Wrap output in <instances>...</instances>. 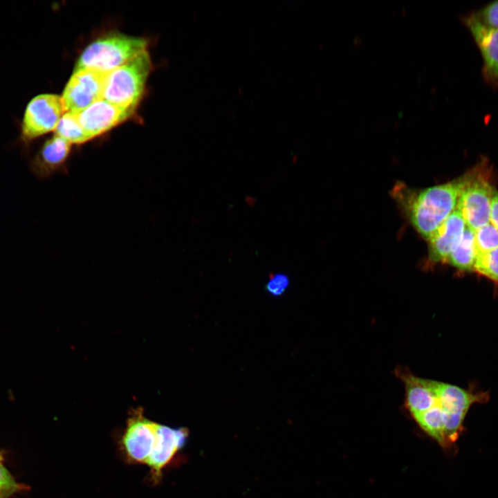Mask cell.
<instances>
[{
    "mask_svg": "<svg viewBox=\"0 0 498 498\" xmlns=\"http://www.w3.org/2000/svg\"><path fill=\"white\" fill-rule=\"evenodd\" d=\"M474 172L475 167L452 181L421 190L398 183L393 196L412 225L428 240L456 209L460 194Z\"/></svg>",
    "mask_w": 498,
    "mask_h": 498,
    "instance_id": "cell-1",
    "label": "cell"
},
{
    "mask_svg": "<svg viewBox=\"0 0 498 498\" xmlns=\"http://www.w3.org/2000/svg\"><path fill=\"white\" fill-rule=\"evenodd\" d=\"M147 46L144 38L109 34L96 39L84 50L74 71L91 69L109 73L146 50Z\"/></svg>",
    "mask_w": 498,
    "mask_h": 498,
    "instance_id": "cell-2",
    "label": "cell"
},
{
    "mask_svg": "<svg viewBox=\"0 0 498 498\" xmlns=\"http://www.w3.org/2000/svg\"><path fill=\"white\" fill-rule=\"evenodd\" d=\"M151 68L145 50L127 62L108 73L102 98L120 107L135 111Z\"/></svg>",
    "mask_w": 498,
    "mask_h": 498,
    "instance_id": "cell-3",
    "label": "cell"
},
{
    "mask_svg": "<svg viewBox=\"0 0 498 498\" xmlns=\"http://www.w3.org/2000/svg\"><path fill=\"white\" fill-rule=\"evenodd\" d=\"M483 166L481 163L475 167L474 174L461 193L456 208L466 227L473 231L490 223V203L495 190L482 174Z\"/></svg>",
    "mask_w": 498,
    "mask_h": 498,
    "instance_id": "cell-4",
    "label": "cell"
},
{
    "mask_svg": "<svg viewBox=\"0 0 498 498\" xmlns=\"http://www.w3.org/2000/svg\"><path fill=\"white\" fill-rule=\"evenodd\" d=\"M64 111L62 98L55 94H41L27 104L21 124L22 138L33 140L55 129Z\"/></svg>",
    "mask_w": 498,
    "mask_h": 498,
    "instance_id": "cell-5",
    "label": "cell"
},
{
    "mask_svg": "<svg viewBox=\"0 0 498 498\" xmlns=\"http://www.w3.org/2000/svg\"><path fill=\"white\" fill-rule=\"evenodd\" d=\"M108 73L91 69L73 71L61 97L66 112H78L102 98Z\"/></svg>",
    "mask_w": 498,
    "mask_h": 498,
    "instance_id": "cell-6",
    "label": "cell"
},
{
    "mask_svg": "<svg viewBox=\"0 0 498 498\" xmlns=\"http://www.w3.org/2000/svg\"><path fill=\"white\" fill-rule=\"evenodd\" d=\"M157 426L140 409L129 418L120 440L122 451L129 462L146 464L155 443Z\"/></svg>",
    "mask_w": 498,
    "mask_h": 498,
    "instance_id": "cell-7",
    "label": "cell"
},
{
    "mask_svg": "<svg viewBox=\"0 0 498 498\" xmlns=\"http://www.w3.org/2000/svg\"><path fill=\"white\" fill-rule=\"evenodd\" d=\"M477 44L483 61L481 73L493 88L498 87V28L483 22L472 12L462 17Z\"/></svg>",
    "mask_w": 498,
    "mask_h": 498,
    "instance_id": "cell-8",
    "label": "cell"
},
{
    "mask_svg": "<svg viewBox=\"0 0 498 498\" xmlns=\"http://www.w3.org/2000/svg\"><path fill=\"white\" fill-rule=\"evenodd\" d=\"M133 112L102 98L86 109L74 113L91 140L126 120Z\"/></svg>",
    "mask_w": 498,
    "mask_h": 498,
    "instance_id": "cell-9",
    "label": "cell"
},
{
    "mask_svg": "<svg viewBox=\"0 0 498 498\" xmlns=\"http://www.w3.org/2000/svg\"><path fill=\"white\" fill-rule=\"evenodd\" d=\"M187 436L188 431L185 428H173L158 424L155 443L146 462L155 483L160 481L163 470L183 448Z\"/></svg>",
    "mask_w": 498,
    "mask_h": 498,
    "instance_id": "cell-10",
    "label": "cell"
},
{
    "mask_svg": "<svg viewBox=\"0 0 498 498\" xmlns=\"http://www.w3.org/2000/svg\"><path fill=\"white\" fill-rule=\"evenodd\" d=\"M465 223L455 209L441 224L428 241V260L431 263L445 262L459 243Z\"/></svg>",
    "mask_w": 498,
    "mask_h": 498,
    "instance_id": "cell-11",
    "label": "cell"
},
{
    "mask_svg": "<svg viewBox=\"0 0 498 498\" xmlns=\"http://www.w3.org/2000/svg\"><path fill=\"white\" fill-rule=\"evenodd\" d=\"M71 145L56 135L47 140L31 162L33 174L39 178H46L55 172L66 160Z\"/></svg>",
    "mask_w": 498,
    "mask_h": 498,
    "instance_id": "cell-12",
    "label": "cell"
},
{
    "mask_svg": "<svg viewBox=\"0 0 498 498\" xmlns=\"http://www.w3.org/2000/svg\"><path fill=\"white\" fill-rule=\"evenodd\" d=\"M407 405L413 416L433 407L438 401L435 381L412 375L405 376Z\"/></svg>",
    "mask_w": 498,
    "mask_h": 498,
    "instance_id": "cell-13",
    "label": "cell"
},
{
    "mask_svg": "<svg viewBox=\"0 0 498 498\" xmlns=\"http://www.w3.org/2000/svg\"><path fill=\"white\" fill-rule=\"evenodd\" d=\"M438 403L443 410L467 413L471 405L480 399L456 386L434 382Z\"/></svg>",
    "mask_w": 498,
    "mask_h": 498,
    "instance_id": "cell-14",
    "label": "cell"
},
{
    "mask_svg": "<svg viewBox=\"0 0 498 498\" xmlns=\"http://www.w3.org/2000/svg\"><path fill=\"white\" fill-rule=\"evenodd\" d=\"M477 255L474 232L466 227L459 243L445 262L461 270H473Z\"/></svg>",
    "mask_w": 498,
    "mask_h": 498,
    "instance_id": "cell-15",
    "label": "cell"
},
{
    "mask_svg": "<svg viewBox=\"0 0 498 498\" xmlns=\"http://www.w3.org/2000/svg\"><path fill=\"white\" fill-rule=\"evenodd\" d=\"M420 427L440 445L446 448L443 410L437 403L427 411L414 416Z\"/></svg>",
    "mask_w": 498,
    "mask_h": 498,
    "instance_id": "cell-16",
    "label": "cell"
},
{
    "mask_svg": "<svg viewBox=\"0 0 498 498\" xmlns=\"http://www.w3.org/2000/svg\"><path fill=\"white\" fill-rule=\"evenodd\" d=\"M55 135L72 144H82L89 138L80 124L74 112H66L59 120L55 129Z\"/></svg>",
    "mask_w": 498,
    "mask_h": 498,
    "instance_id": "cell-17",
    "label": "cell"
},
{
    "mask_svg": "<svg viewBox=\"0 0 498 498\" xmlns=\"http://www.w3.org/2000/svg\"><path fill=\"white\" fill-rule=\"evenodd\" d=\"M473 270L498 282V248L477 253Z\"/></svg>",
    "mask_w": 498,
    "mask_h": 498,
    "instance_id": "cell-18",
    "label": "cell"
},
{
    "mask_svg": "<svg viewBox=\"0 0 498 498\" xmlns=\"http://www.w3.org/2000/svg\"><path fill=\"white\" fill-rule=\"evenodd\" d=\"M474 232L477 253L488 252L498 248V230L490 223Z\"/></svg>",
    "mask_w": 498,
    "mask_h": 498,
    "instance_id": "cell-19",
    "label": "cell"
},
{
    "mask_svg": "<svg viewBox=\"0 0 498 498\" xmlns=\"http://www.w3.org/2000/svg\"><path fill=\"white\" fill-rule=\"evenodd\" d=\"M289 284L290 280L287 275L282 273L273 274L266 284V290L271 295L279 297L286 291Z\"/></svg>",
    "mask_w": 498,
    "mask_h": 498,
    "instance_id": "cell-20",
    "label": "cell"
},
{
    "mask_svg": "<svg viewBox=\"0 0 498 498\" xmlns=\"http://www.w3.org/2000/svg\"><path fill=\"white\" fill-rule=\"evenodd\" d=\"M17 489V483L0 461V498H9Z\"/></svg>",
    "mask_w": 498,
    "mask_h": 498,
    "instance_id": "cell-21",
    "label": "cell"
},
{
    "mask_svg": "<svg viewBox=\"0 0 498 498\" xmlns=\"http://www.w3.org/2000/svg\"><path fill=\"white\" fill-rule=\"evenodd\" d=\"M475 13L483 22L498 28V0L488 3Z\"/></svg>",
    "mask_w": 498,
    "mask_h": 498,
    "instance_id": "cell-22",
    "label": "cell"
},
{
    "mask_svg": "<svg viewBox=\"0 0 498 498\" xmlns=\"http://www.w3.org/2000/svg\"><path fill=\"white\" fill-rule=\"evenodd\" d=\"M490 223L498 230V192L494 191L490 203Z\"/></svg>",
    "mask_w": 498,
    "mask_h": 498,
    "instance_id": "cell-23",
    "label": "cell"
},
{
    "mask_svg": "<svg viewBox=\"0 0 498 498\" xmlns=\"http://www.w3.org/2000/svg\"><path fill=\"white\" fill-rule=\"evenodd\" d=\"M1 461V454L0 453V461Z\"/></svg>",
    "mask_w": 498,
    "mask_h": 498,
    "instance_id": "cell-24",
    "label": "cell"
}]
</instances>
